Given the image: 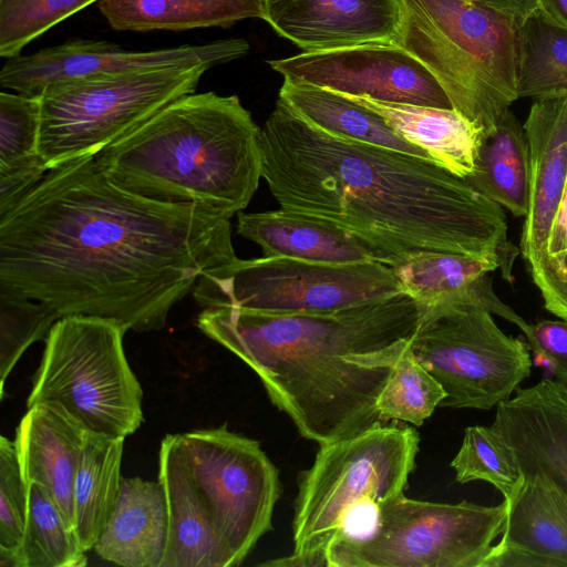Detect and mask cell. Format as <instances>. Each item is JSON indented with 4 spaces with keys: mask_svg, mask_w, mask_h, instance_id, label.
<instances>
[{
    "mask_svg": "<svg viewBox=\"0 0 567 567\" xmlns=\"http://www.w3.org/2000/svg\"><path fill=\"white\" fill-rule=\"evenodd\" d=\"M234 215L153 200L114 184L85 156L54 167L0 215V290L59 316L163 329L207 271L234 261Z\"/></svg>",
    "mask_w": 567,
    "mask_h": 567,
    "instance_id": "6da1fadb",
    "label": "cell"
},
{
    "mask_svg": "<svg viewBox=\"0 0 567 567\" xmlns=\"http://www.w3.org/2000/svg\"><path fill=\"white\" fill-rule=\"evenodd\" d=\"M262 178L282 209L348 229L393 254L517 249L495 202L433 159L329 135L280 100L260 130Z\"/></svg>",
    "mask_w": 567,
    "mask_h": 567,
    "instance_id": "7a4b0ae2",
    "label": "cell"
},
{
    "mask_svg": "<svg viewBox=\"0 0 567 567\" xmlns=\"http://www.w3.org/2000/svg\"><path fill=\"white\" fill-rule=\"evenodd\" d=\"M419 318V303L401 292L324 313L205 308L197 327L251 368L301 436L322 445L383 422L378 398Z\"/></svg>",
    "mask_w": 567,
    "mask_h": 567,
    "instance_id": "3957f363",
    "label": "cell"
},
{
    "mask_svg": "<svg viewBox=\"0 0 567 567\" xmlns=\"http://www.w3.org/2000/svg\"><path fill=\"white\" fill-rule=\"evenodd\" d=\"M260 130L236 95L187 94L107 145L96 164L117 186L233 215L262 177Z\"/></svg>",
    "mask_w": 567,
    "mask_h": 567,
    "instance_id": "277c9868",
    "label": "cell"
},
{
    "mask_svg": "<svg viewBox=\"0 0 567 567\" xmlns=\"http://www.w3.org/2000/svg\"><path fill=\"white\" fill-rule=\"evenodd\" d=\"M396 43L421 61L452 106L487 133L517 95L519 21L481 0H398Z\"/></svg>",
    "mask_w": 567,
    "mask_h": 567,
    "instance_id": "5b68a950",
    "label": "cell"
},
{
    "mask_svg": "<svg viewBox=\"0 0 567 567\" xmlns=\"http://www.w3.org/2000/svg\"><path fill=\"white\" fill-rule=\"evenodd\" d=\"M419 307L410 348L443 386L446 396L440 406L491 410L530 375L527 344L505 334L492 315L518 328L525 320L498 299L488 275Z\"/></svg>",
    "mask_w": 567,
    "mask_h": 567,
    "instance_id": "8992f818",
    "label": "cell"
},
{
    "mask_svg": "<svg viewBox=\"0 0 567 567\" xmlns=\"http://www.w3.org/2000/svg\"><path fill=\"white\" fill-rule=\"evenodd\" d=\"M420 436L412 426L374 425L319 445L299 477L292 519L293 550L262 563L274 567L326 566L329 544L359 508L402 494L415 467Z\"/></svg>",
    "mask_w": 567,
    "mask_h": 567,
    "instance_id": "52a82bcc",
    "label": "cell"
},
{
    "mask_svg": "<svg viewBox=\"0 0 567 567\" xmlns=\"http://www.w3.org/2000/svg\"><path fill=\"white\" fill-rule=\"evenodd\" d=\"M122 322L61 317L52 326L27 406L45 404L84 432L125 439L143 423L142 386L130 368Z\"/></svg>",
    "mask_w": 567,
    "mask_h": 567,
    "instance_id": "ba28073f",
    "label": "cell"
},
{
    "mask_svg": "<svg viewBox=\"0 0 567 567\" xmlns=\"http://www.w3.org/2000/svg\"><path fill=\"white\" fill-rule=\"evenodd\" d=\"M202 64L96 73L49 84L39 95V153L48 169L95 156L158 111L192 94Z\"/></svg>",
    "mask_w": 567,
    "mask_h": 567,
    "instance_id": "9c48e42d",
    "label": "cell"
},
{
    "mask_svg": "<svg viewBox=\"0 0 567 567\" xmlns=\"http://www.w3.org/2000/svg\"><path fill=\"white\" fill-rule=\"evenodd\" d=\"M507 503L485 506L411 499L400 494L377 505L371 529L339 535L327 567H482L502 535Z\"/></svg>",
    "mask_w": 567,
    "mask_h": 567,
    "instance_id": "30bf717a",
    "label": "cell"
},
{
    "mask_svg": "<svg viewBox=\"0 0 567 567\" xmlns=\"http://www.w3.org/2000/svg\"><path fill=\"white\" fill-rule=\"evenodd\" d=\"M192 292L205 308L324 313L404 291L394 269L380 261L327 264L264 256L236 258L205 272Z\"/></svg>",
    "mask_w": 567,
    "mask_h": 567,
    "instance_id": "8fae6325",
    "label": "cell"
},
{
    "mask_svg": "<svg viewBox=\"0 0 567 567\" xmlns=\"http://www.w3.org/2000/svg\"><path fill=\"white\" fill-rule=\"evenodd\" d=\"M193 480L231 557L240 565L271 529L279 473L259 442L226 424L181 434Z\"/></svg>",
    "mask_w": 567,
    "mask_h": 567,
    "instance_id": "7c38bea8",
    "label": "cell"
},
{
    "mask_svg": "<svg viewBox=\"0 0 567 567\" xmlns=\"http://www.w3.org/2000/svg\"><path fill=\"white\" fill-rule=\"evenodd\" d=\"M284 79L390 103L453 109L429 69L395 42L302 52L269 61Z\"/></svg>",
    "mask_w": 567,
    "mask_h": 567,
    "instance_id": "4fadbf2b",
    "label": "cell"
},
{
    "mask_svg": "<svg viewBox=\"0 0 567 567\" xmlns=\"http://www.w3.org/2000/svg\"><path fill=\"white\" fill-rule=\"evenodd\" d=\"M248 50L249 44L244 39L152 51H126L107 42L73 41L31 55L9 58L0 72V85L24 95L39 96L49 84L58 81L96 73L202 64L212 68L241 58Z\"/></svg>",
    "mask_w": 567,
    "mask_h": 567,
    "instance_id": "5bb4252c",
    "label": "cell"
},
{
    "mask_svg": "<svg viewBox=\"0 0 567 567\" xmlns=\"http://www.w3.org/2000/svg\"><path fill=\"white\" fill-rule=\"evenodd\" d=\"M265 21L303 52L395 42L398 0H266Z\"/></svg>",
    "mask_w": 567,
    "mask_h": 567,
    "instance_id": "9a60e30c",
    "label": "cell"
},
{
    "mask_svg": "<svg viewBox=\"0 0 567 567\" xmlns=\"http://www.w3.org/2000/svg\"><path fill=\"white\" fill-rule=\"evenodd\" d=\"M522 474L542 473L567 492V385L542 379L499 403L492 423Z\"/></svg>",
    "mask_w": 567,
    "mask_h": 567,
    "instance_id": "2e32d148",
    "label": "cell"
},
{
    "mask_svg": "<svg viewBox=\"0 0 567 567\" xmlns=\"http://www.w3.org/2000/svg\"><path fill=\"white\" fill-rule=\"evenodd\" d=\"M523 477L482 567H567V492L542 473Z\"/></svg>",
    "mask_w": 567,
    "mask_h": 567,
    "instance_id": "e0dca14e",
    "label": "cell"
},
{
    "mask_svg": "<svg viewBox=\"0 0 567 567\" xmlns=\"http://www.w3.org/2000/svg\"><path fill=\"white\" fill-rule=\"evenodd\" d=\"M528 143L529 197L520 237L527 262L546 252L567 179V96L536 100L523 125Z\"/></svg>",
    "mask_w": 567,
    "mask_h": 567,
    "instance_id": "ac0fdd59",
    "label": "cell"
},
{
    "mask_svg": "<svg viewBox=\"0 0 567 567\" xmlns=\"http://www.w3.org/2000/svg\"><path fill=\"white\" fill-rule=\"evenodd\" d=\"M158 481L168 514L161 567H230L233 560L189 472L181 434H167L159 449Z\"/></svg>",
    "mask_w": 567,
    "mask_h": 567,
    "instance_id": "d6986e66",
    "label": "cell"
},
{
    "mask_svg": "<svg viewBox=\"0 0 567 567\" xmlns=\"http://www.w3.org/2000/svg\"><path fill=\"white\" fill-rule=\"evenodd\" d=\"M237 233L260 246L265 257L347 264L399 259L388 250L334 224L308 215L279 210L239 213Z\"/></svg>",
    "mask_w": 567,
    "mask_h": 567,
    "instance_id": "ffe728a7",
    "label": "cell"
},
{
    "mask_svg": "<svg viewBox=\"0 0 567 567\" xmlns=\"http://www.w3.org/2000/svg\"><path fill=\"white\" fill-rule=\"evenodd\" d=\"M86 432L45 404L28 408L14 447L27 484L42 485L73 527V491Z\"/></svg>",
    "mask_w": 567,
    "mask_h": 567,
    "instance_id": "44dd1931",
    "label": "cell"
},
{
    "mask_svg": "<svg viewBox=\"0 0 567 567\" xmlns=\"http://www.w3.org/2000/svg\"><path fill=\"white\" fill-rule=\"evenodd\" d=\"M167 535V504L161 482L122 477L116 504L93 549L115 565L161 567Z\"/></svg>",
    "mask_w": 567,
    "mask_h": 567,
    "instance_id": "7402d4cb",
    "label": "cell"
},
{
    "mask_svg": "<svg viewBox=\"0 0 567 567\" xmlns=\"http://www.w3.org/2000/svg\"><path fill=\"white\" fill-rule=\"evenodd\" d=\"M344 96L380 115L406 142L424 150L451 173L465 178L474 171L483 130L454 109Z\"/></svg>",
    "mask_w": 567,
    "mask_h": 567,
    "instance_id": "603a6c76",
    "label": "cell"
},
{
    "mask_svg": "<svg viewBox=\"0 0 567 567\" xmlns=\"http://www.w3.org/2000/svg\"><path fill=\"white\" fill-rule=\"evenodd\" d=\"M311 126L339 138L380 145L432 159L372 111L323 87L284 79L279 99Z\"/></svg>",
    "mask_w": 567,
    "mask_h": 567,
    "instance_id": "cb8c5ba5",
    "label": "cell"
},
{
    "mask_svg": "<svg viewBox=\"0 0 567 567\" xmlns=\"http://www.w3.org/2000/svg\"><path fill=\"white\" fill-rule=\"evenodd\" d=\"M484 197L525 217L529 197L528 143L517 117L507 110L483 133L474 171L464 178Z\"/></svg>",
    "mask_w": 567,
    "mask_h": 567,
    "instance_id": "d4e9b609",
    "label": "cell"
},
{
    "mask_svg": "<svg viewBox=\"0 0 567 567\" xmlns=\"http://www.w3.org/2000/svg\"><path fill=\"white\" fill-rule=\"evenodd\" d=\"M97 6L113 29L132 31L229 27L266 16V0H99Z\"/></svg>",
    "mask_w": 567,
    "mask_h": 567,
    "instance_id": "484cf974",
    "label": "cell"
},
{
    "mask_svg": "<svg viewBox=\"0 0 567 567\" xmlns=\"http://www.w3.org/2000/svg\"><path fill=\"white\" fill-rule=\"evenodd\" d=\"M124 440L86 433L73 491V529L85 551L93 549L116 504Z\"/></svg>",
    "mask_w": 567,
    "mask_h": 567,
    "instance_id": "4316f807",
    "label": "cell"
},
{
    "mask_svg": "<svg viewBox=\"0 0 567 567\" xmlns=\"http://www.w3.org/2000/svg\"><path fill=\"white\" fill-rule=\"evenodd\" d=\"M517 95L567 96V28L539 6L518 25Z\"/></svg>",
    "mask_w": 567,
    "mask_h": 567,
    "instance_id": "83f0119b",
    "label": "cell"
},
{
    "mask_svg": "<svg viewBox=\"0 0 567 567\" xmlns=\"http://www.w3.org/2000/svg\"><path fill=\"white\" fill-rule=\"evenodd\" d=\"M511 265L499 255L417 251L394 265L403 291L423 303L456 292L498 268L509 278Z\"/></svg>",
    "mask_w": 567,
    "mask_h": 567,
    "instance_id": "f1b7e54d",
    "label": "cell"
},
{
    "mask_svg": "<svg viewBox=\"0 0 567 567\" xmlns=\"http://www.w3.org/2000/svg\"><path fill=\"white\" fill-rule=\"evenodd\" d=\"M28 493L27 520L14 567L85 566L86 551L50 493L35 482L28 484Z\"/></svg>",
    "mask_w": 567,
    "mask_h": 567,
    "instance_id": "f546056e",
    "label": "cell"
},
{
    "mask_svg": "<svg viewBox=\"0 0 567 567\" xmlns=\"http://www.w3.org/2000/svg\"><path fill=\"white\" fill-rule=\"evenodd\" d=\"M450 465L457 483L487 482L506 502L515 496L524 481L514 452L493 424L466 427Z\"/></svg>",
    "mask_w": 567,
    "mask_h": 567,
    "instance_id": "4dcf8cb0",
    "label": "cell"
},
{
    "mask_svg": "<svg viewBox=\"0 0 567 567\" xmlns=\"http://www.w3.org/2000/svg\"><path fill=\"white\" fill-rule=\"evenodd\" d=\"M445 396L443 386L409 346L396 360L377 406L381 421L395 420L421 426Z\"/></svg>",
    "mask_w": 567,
    "mask_h": 567,
    "instance_id": "1f68e13d",
    "label": "cell"
},
{
    "mask_svg": "<svg viewBox=\"0 0 567 567\" xmlns=\"http://www.w3.org/2000/svg\"><path fill=\"white\" fill-rule=\"evenodd\" d=\"M40 99L0 93V176L48 167L39 153Z\"/></svg>",
    "mask_w": 567,
    "mask_h": 567,
    "instance_id": "d6a6232c",
    "label": "cell"
},
{
    "mask_svg": "<svg viewBox=\"0 0 567 567\" xmlns=\"http://www.w3.org/2000/svg\"><path fill=\"white\" fill-rule=\"evenodd\" d=\"M60 316L49 306L0 290V392L23 352L44 340Z\"/></svg>",
    "mask_w": 567,
    "mask_h": 567,
    "instance_id": "836d02e7",
    "label": "cell"
},
{
    "mask_svg": "<svg viewBox=\"0 0 567 567\" xmlns=\"http://www.w3.org/2000/svg\"><path fill=\"white\" fill-rule=\"evenodd\" d=\"M94 1L0 0V55H19L30 41Z\"/></svg>",
    "mask_w": 567,
    "mask_h": 567,
    "instance_id": "e575fe53",
    "label": "cell"
},
{
    "mask_svg": "<svg viewBox=\"0 0 567 567\" xmlns=\"http://www.w3.org/2000/svg\"><path fill=\"white\" fill-rule=\"evenodd\" d=\"M29 505L25 483L13 441L0 437V566L14 567Z\"/></svg>",
    "mask_w": 567,
    "mask_h": 567,
    "instance_id": "d590c367",
    "label": "cell"
},
{
    "mask_svg": "<svg viewBox=\"0 0 567 567\" xmlns=\"http://www.w3.org/2000/svg\"><path fill=\"white\" fill-rule=\"evenodd\" d=\"M524 334L529 351L567 385V320H540L528 324Z\"/></svg>",
    "mask_w": 567,
    "mask_h": 567,
    "instance_id": "8d00e7d4",
    "label": "cell"
},
{
    "mask_svg": "<svg viewBox=\"0 0 567 567\" xmlns=\"http://www.w3.org/2000/svg\"><path fill=\"white\" fill-rule=\"evenodd\" d=\"M528 265L545 308L560 319L567 320V266L547 252L536 257Z\"/></svg>",
    "mask_w": 567,
    "mask_h": 567,
    "instance_id": "74e56055",
    "label": "cell"
},
{
    "mask_svg": "<svg viewBox=\"0 0 567 567\" xmlns=\"http://www.w3.org/2000/svg\"><path fill=\"white\" fill-rule=\"evenodd\" d=\"M546 252L558 260L567 255V179L551 225Z\"/></svg>",
    "mask_w": 567,
    "mask_h": 567,
    "instance_id": "f35d334b",
    "label": "cell"
},
{
    "mask_svg": "<svg viewBox=\"0 0 567 567\" xmlns=\"http://www.w3.org/2000/svg\"><path fill=\"white\" fill-rule=\"evenodd\" d=\"M492 7L502 10L519 22L532 12L537 6L538 0H481Z\"/></svg>",
    "mask_w": 567,
    "mask_h": 567,
    "instance_id": "ab89813d",
    "label": "cell"
},
{
    "mask_svg": "<svg viewBox=\"0 0 567 567\" xmlns=\"http://www.w3.org/2000/svg\"><path fill=\"white\" fill-rule=\"evenodd\" d=\"M538 6L554 20L567 28V0H538Z\"/></svg>",
    "mask_w": 567,
    "mask_h": 567,
    "instance_id": "60d3db41",
    "label": "cell"
},
{
    "mask_svg": "<svg viewBox=\"0 0 567 567\" xmlns=\"http://www.w3.org/2000/svg\"><path fill=\"white\" fill-rule=\"evenodd\" d=\"M561 261L567 266V255L564 257Z\"/></svg>",
    "mask_w": 567,
    "mask_h": 567,
    "instance_id": "b9f144b4",
    "label": "cell"
}]
</instances>
